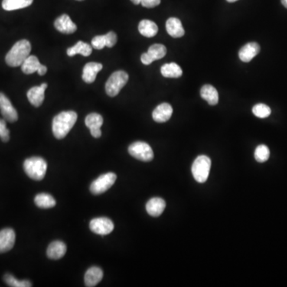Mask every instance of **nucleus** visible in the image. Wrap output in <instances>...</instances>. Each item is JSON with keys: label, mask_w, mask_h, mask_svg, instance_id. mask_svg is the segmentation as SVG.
<instances>
[{"label": "nucleus", "mask_w": 287, "mask_h": 287, "mask_svg": "<svg viewBox=\"0 0 287 287\" xmlns=\"http://www.w3.org/2000/svg\"><path fill=\"white\" fill-rule=\"evenodd\" d=\"M173 109L168 103H162L157 106L152 112V118L157 123L168 122L173 115Z\"/></svg>", "instance_id": "2eb2a0df"}, {"label": "nucleus", "mask_w": 287, "mask_h": 287, "mask_svg": "<svg viewBox=\"0 0 287 287\" xmlns=\"http://www.w3.org/2000/svg\"><path fill=\"white\" fill-rule=\"evenodd\" d=\"M4 280L7 285L11 287H31L32 286V283L28 280L20 281L14 278L13 275H4Z\"/></svg>", "instance_id": "c85d7f7f"}, {"label": "nucleus", "mask_w": 287, "mask_h": 287, "mask_svg": "<svg viewBox=\"0 0 287 287\" xmlns=\"http://www.w3.org/2000/svg\"><path fill=\"white\" fill-rule=\"evenodd\" d=\"M34 203L40 208H51L56 205V201L51 195L47 193L37 194L34 198Z\"/></svg>", "instance_id": "bb28decb"}, {"label": "nucleus", "mask_w": 287, "mask_h": 287, "mask_svg": "<svg viewBox=\"0 0 287 287\" xmlns=\"http://www.w3.org/2000/svg\"><path fill=\"white\" fill-rule=\"evenodd\" d=\"M54 27L59 32L66 34H73L78 29L77 25L72 21L70 16L66 14H62L61 16H59L55 20Z\"/></svg>", "instance_id": "f8f14e48"}, {"label": "nucleus", "mask_w": 287, "mask_h": 287, "mask_svg": "<svg viewBox=\"0 0 287 287\" xmlns=\"http://www.w3.org/2000/svg\"><path fill=\"white\" fill-rule=\"evenodd\" d=\"M78 114L74 111H64L54 117L52 124V131L57 139L66 138L77 122Z\"/></svg>", "instance_id": "f257e3e1"}, {"label": "nucleus", "mask_w": 287, "mask_h": 287, "mask_svg": "<svg viewBox=\"0 0 287 287\" xmlns=\"http://www.w3.org/2000/svg\"><path fill=\"white\" fill-rule=\"evenodd\" d=\"M47 83H43L40 86H34L27 92V98L31 105L40 107L45 98V90L47 88Z\"/></svg>", "instance_id": "4468645a"}, {"label": "nucleus", "mask_w": 287, "mask_h": 287, "mask_svg": "<svg viewBox=\"0 0 287 287\" xmlns=\"http://www.w3.org/2000/svg\"><path fill=\"white\" fill-rule=\"evenodd\" d=\"M131 2H132V4H135V5H138V4H141V0H131Z\"/></svg>", "instance_id": "4c0bfd02"}, {"label": "nucleus", "mask_w": 287, "mask_h": 287, "mask_svg": "<svg viewBox=\"0 0 287 287\" xmlns=\"http://www.w3.org/2000/svg\"><path fill=\"white\" fill-rule=\"evenodd\" d=\"M270 157V149L266 145H260L255 151V158L258 162H266Z\"/></svg>", "instance_id": "c756f323"}, {"label": "nucleus", "mask_w": 287, "mask_h": 287, "mask_svg": "<svg viewBox=\"0 0 287 287\" xmlns=\"http://www.w3.org/2000/svg\"><path fill=\"white\" fill-rule=\"evenodd\" d=\"M141 63H142L143 64L146 65V66L151 64V63H152V62H154L152 58L148 54V52H147V53H144V54L141 55Z\"/></svg>", "instance_id": "c9c22d12"}, {"label": "nucleus", "mask_w": 287, "mask_h": 287, "mask_svg": "<svg viewBox=\"0 0 287 287\" xmlns=\"http://www.w3.org/2000/svg\"><path fill=\"white\" fill-rule=\"evenodd\" d=\"M140 34L147 37H152L157 35L158 32V27L154 22L151 20H144L140 22L138 26Z\"/></svg>", "instance_id": "b1692460"}, {"label": "nucleus", "mask_w": 287, "mask_h": 287, "mask_svg": "<svg viewBox=\"0 0 287 287\" xmlns=\"http://www.w3.org/2000/svg\"><path fill=\"white\" fill-rule=\"evenodd\" d=\"M0 111L4 119L8 122H15L18 120V112L14 109L11 101L4 93H0Z\"/></svg>", "instance_id": "1a4fd4ad"}, {"label": "nucleus", "mask_w": 287, "mask_h": 287, "mask_svg": "<svg viewBox=\"0 0 287 287\" xmlns=\"http://www.w3.org/2000/svg\"><path fill=\"white\" fill-rule=\"evenodd\" d=\"M24 168L30 178L40 181L44 179L47 173V163L42 157H33L24 161Z\"/></svg>", "instance_id": "7ed1b4c3"}, {"label": "nucleus", "mask_w": 287, "mask_h": 287, "mask_svg": "<svg viewBox=\"0 0 287 287\" xmlns=\"http://www.w3.org/2000/svg\"><path fill=\"white\" fill-rule=\"evenodd\" d=\"M281 1H282V5H283L285 8H287V0H281Z\"/></svg>", "instance_id": "58836bf2"}, {"label": "nucleus", "mask_w": 287, "mask_h": 287, "mask_svg": "<svg viewBox=\"0 0 287 287\" xmlns=\"http://www.w3.org/2000/svg\"><path fill=\"white\" fill-rule=\"evenodd\" d=\"M200 95L203 100L207 101L210 105H217L219 102V93L217 89L212 85H204L200 89Z\"/></svg>", "instance_id": "412c9836"}, {"label": "nucleus", "mask_w": 287, "mask_h": 287, "mask_svg": "<svg viewBox=\"0 0 287 287\" xmlns=\"http://www.w3.org/2000/svg\"><path fill=\"white\" fill-rule=\"evenodd\" d=\"M226 1L228 3H235L236 2V1H238V0H226Z\"/></svg>", "instance_id": "ea45409f"}, {"label": "nucleus", "mask_w": 287, "mask_h": 287, "mask_svg": "<svg viewBox=\"0 0 287 287\" xmlns=\"http://www.w3.org/2000/svg\"><path fill=\"white\" fill-rule=\"evenodd\" d=\"M77 1H84V0H77Z\"/></svg>", "instance_id": "a19ab883"}, {"label": "nucleus", "mask_w": 287, "mask_h": 287, "mask_svg": "<svg viewBox=\"0 0 287 287\" xmlns=\"http://www.w3.org/2000/svg\"><path fill=\"white\" fill-rule=\"evenodd\" d=\"M92 47L96 50H102L106 47L105 35H97L92 40Z\"/></svg>", "instance_id": "2f4dec72"}, {"label": "nucleus", "mask_w": 287, "mask_h": 287, "mask_svg": "<svg viewBox=\"0 0 287 287\" xmlns=\"http://www.w3.org/2000/svg\"><path fill=\"white\" fill-rule=\"evenodd\" d=\"M92 50H93V47H91L90 45L84 43V42L79 41L73 47L67 49V55L73 57V56L79 54L84 57H88L91 54Z\"/></svg>", "instance_id": "4be33fe9"}, {"label": "nucleus", "mask_w": 287, "mask_h": 287, "mask_svg": "<svg viewBox=\"0 0 287 287\" xmlns=\"http://www.w3.org/2000/svg\"><path fill=\"white\" fill-rule=\"evenodd\" d=\"M165 207V201L160 197L150 199L146 204L147 213L154 217H158L161 216Z\"/></svg>", "instance_id": "f3484780"}, {"label": "nucleus", "mask_w": 287, "mask_h": 287, "mask_svg": "<svg viewBox=\"0 0 287 287\" xmlns=\"http://www.w3.org/2000/svg\"><path fill=\"white\" fill-rule=\"evenodd\" d=\"M15 243V232L13 229L5 228L0 231V253L9 252Z\"/></svg>", "instance_id": "9b49d317"}, {"label": "nucleus", "mask_w": 287, "mask_h": 287, "mask_svg": "<svg viewBox=\"0 0 287 287\" xmlns=\"http://www.w3.org/2000/svg\"><path fill=\"white\" fill-rule=\"evenodd\" d=\"M105 40H106V47H114L118 42V36L113 31H109L108 34H105Z\"/></svg>", "instance_id": "72a5a7b5"}, {"label": "nucleus", "mask_w": 287, "mask_h": 287, "mask_svg": "<svg viewBox=\"0 0 287 287\" xmlns=\"http://www.w3.org/2000/svg\"><path fill=\"white\" fill-rule=\"evenodd\" d=\"M103 66L101 63H89L86 64L82 72V79L86 83H93L96 80L97 74L102 70Z\"/></svg>", "instance_id": "dca6fc26"}, {"label": "nucleus", "mask_w": 287, "mask_h": 287, "mask_svg": "<svg viewBox=\"0 0 287 287\" xmlns=\"http://www.w3.org/2000/svg\"><path fill=\"white\" fill-rule=\"evenodd\" d=\"M117 175L113 173H108L100 176L90 185V192L93 195H101L105 193L114 184Z\"/></svg>", "instance_id": "0eeeda50"}, {"label": "nucleus", "mask_w": 287, "mask_h": 287, "mask_svg": "<svg viewBox=\"0 0 287 287\" xmlns=\"http://www.w3.org/2000/svg\"><path fill=\"white\" fill-rule=\"evenodd\" d=\"M148 54L154 61L163 59L167 54V49L162 44H154L148 48Z\"/></svg>", "instance_id": "cd10ccee"}, {"label": "nucleus", "mask_w": 287, "mask_h": 287, "mask_svg": "<svg viewBox=\"0 0 287 287\" xmlns=\"http://www.w3.org/2000/svg\"><path fill=\"white\" fill-rule=\"evenodd\" d=\"M34 0H4L2 7L5 11L23 9L33 4Z\"/></svg>", "instance_id": "a878e982"}, {"label": "nucleus", "mask_w": 287, "mask_h": 287, "mask_svg": "<svg viewBox=\"0 0 287 287\" xmlns=\"http://www.w3.org/2000/svg\"><path fill=\"white\" fill-rule=\"evenodd\" d=\"M259 52H260V46L259 43L255 42L246 43L239 50V59L243 63H249L255 56L259 54Z\"/></svg>", "instance_id": "ddd939ff"}, {"label": "nucleus", "mask_w": 287, "mask_h": 287, "mask_svg": "<svg viewBox=\"0 0 287 287\" xmlns=\"http://www.w3.org/2000/svg\"><path fill=\"white\" fill-rule=\"evenodd\" d=\"M166 30L170 36L175 39L184 35V29L182 23L179 18L174 17L168 18L166 22Z\"/></svg>", "instance_id": "a211bd4d"}, {"label": "nucleus", "mask_w": 287, "mask_h": 287, "mask_svg": "<svg viewBox=\"0 0 287 287\" xmlns=\"http://www.w3.org/2000/svg\"><path fill=\"white\" fill-rule=\"evenodd\" d=\"M128 81V74L123 70L113 72L105 84V92L109 97H116Z\"/></svg>", "instance_id": "39448f33"}, {"label": "nucleus", "mask_w": 287, "mask_h": 287, "mask_svg": "<svg viewBox=\"0 0 287 287\" xmlns=\"http://www.w3.org/2000/svg\"><path fill=\"white\" fill-rule=\"evenodd\" d=\"M212 161L207 156H199L192 167V173L195 180L198 183H205L208 179Z\"/></svg>", "instance_id": "20e7f679"}, {"label": "nucleus", "mask_w": 287, "mask_h": 287, "mask_svg": "<svg viewBox=\"0 0 287 287\" xmlns=\"http://www.w3.org/2000/svg\"><path fill=\"white\" fill-rule=\"evenodd\" d=\"M40 66H41V63L39 59L36 56L30 55L22 64V71L26 74H31V73L37 72Z\"/></svg>", "instance_id": "393cba45"}, {"label": "nucleus", "mask_w": 287, "mask_h": 287, "mask_svg": "<svg viewBox=\"0 0 287 287\" xmlns=\"http://www.w3.org/2000/svg\"><path fill=\"white\" fill-rule=\"evenodd\" d=\"M0 138L4 142H7L10 139L9 129L7 128V123L4 119H0Z\"/></svg>", "instance_id": "473e14b6"}, {"label": "nucleus", "mask_w": 287, "mask_h": 287, "mask_svg": "<svg viewBox=\"0 0 287 287\" xmlns=\"http://www.w3.org/2000/svg\"><path fill=\"white\" fill-rule=\"evenodd\" d=\"M161 74L168 79H178L183 74V70L178 64L175 63H166L161 69Z\"/></svg>", "instance_id": "5701e85b"}, {"label": "nucleus", "mask_w": 287, "mask_h": 287, "mask_svg": "<svg viewBox=\"0 0 287 287\" xmlns=\"http://www.w3.org/2000/svg\"><path fill=\"white\" fill-rule=\"evenodd\" d=\"M128 152L132 157L144 162L152 161L154 157L152 148L147 143L137 141L132 143L128 147Z\"/></svg>", "instance_id": "423d86ee"}, {"label": "nucleus", "mask_w": 287, "mask_h": 287, "mask_svg": "<svg viewBox=\"0 0 287 287\" xmlns=\"http://www.w3.org/2000/svg\"><path fill=\"white\" fill-rule=\"evenodd\" d=\"M47 72V67L44 65H42L40 66V69L37 70V73L40 75V76H43V75L46 74Z\"/></svg>", "instance_id": "e433bc0d"}, {"label": "nucleus", "mask_w": 287, "mask_h": 287, "mask_svg": "<svg viewBox=\"0 0 287 287\" xmlns=\"http://www.w3.org/2000/svg\"><path fill=\"white\" fill-rule=\"evenodd\" d=\"M86 126L90 129V133L94 138H99L102 136L101 127L103 125V118L97 112H92L85 120Z\"/></svg>", "instance_id": "9d476101"}, {"label": "nucleus", "mask_w": 287, "mask_h": 287, "mask_svg": "<svg viewBox=\"0 0 287 287\" xmlns=\"http://www.w3.org/2000/svg\"><path fill=\"white\" fill-rule=\"evenodd\" d=\"M66 245L62 241H54L49 245L47 248V255L49 259H60L66 255Z\"/></svg>", "instance_id": "6ab92c4d"}, {"label": "nucleus", "mask_w": 287, "mask_h": 287, "mask_svg": "<svg viewBox=\"0 0 287 287\" xmlns=\"http://www.w3.org/2000/svg\"><path fill=\"white\" fill-rule=\"evenodd\" d=\"M89 228L97 235L106 236L113 231L114 224L108 218H95L89 223Z\"/></svg>", "instance_id": "6e6552de"}, {"label": "nucleus", "mask_w": 287, "mask_h": 287, "mask_svg": "<svg viewBox=\"0 0 287 287\" xmlns=\"http://www.w3.org/2000/svg\"><path fill=\"white\" fill-rule=\"evenodd\" d=\"M141 5L147 8H152L161 4V0H141Z\"/></svg>", "instance_id": "f704fd0d"}, {"label": "nucleus", "mask_w": 287, "mask_h": 287, "mask_svg": "<svg viewBox=\"0 0 287 287\" xmlns=\"http://www.w3.org/2000/svg\"><path fill=\"white\" fill-rule=\"evenodd\" d=\"M254 115L259 118H266L271 115V109L265 104H257L252 109Z\"/></svg>", "instance_id": "7c9ffc66"}, {"label": "nucleus", "mask_w": 287, "mask_h": 287, "mask_svg": "<svg viewBox=\"0 0 287 287\" xmlns=\"http://www.w3.org/2000/svg\"><path fill=\"white\" fill-rule=\"evenodd\" d=\"M103 278V271L98 266H92L86 271L85 275V284L86 286H96Z\"/></svg>", "instance_id": "aec40b11"}, {"label": "nucleus", "mask_w": 287, "mask_h": 287, "mask_svg": "<svg viewBox=\"0 0 287 287\" xmlns=\"http://www.w3.org/2000/svg\"><path fill=\"white\" fill-rule=\"evenodd\" d=\"M31 44L28 40H22L13 46L6 55L7 64L11 67L21 66L26 59L30 56Z\"/></svg>", "instance_id": "f03ea898"}]
</instances>
